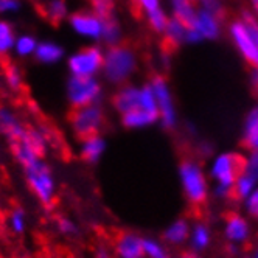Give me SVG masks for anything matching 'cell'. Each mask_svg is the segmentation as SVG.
Instances as JSON below:
<instances>
[{
  "mask_svg": "<svg viewBox=\"0 0 258 258\" xmlns=\"http://www.w3.org/2000/svg\"><path fill=\"white\" fill-rule=\"evenodd\" d=\"M27 136V134H25ZM16 160L24 170L28 187L34 193L42 204H50L56 191V180H54L53 171L42 159L44 154L36 151L33 146L24 137L17 143L11 145Z\"/></svg>",
  "mask_w": 258,
  "mask_h": 258,
  "instance_id": "6da1fadb",
  "label": "cell"
},
{
  "mask_svg": "<svg viewBox=\"0 0 258 258\" xmlns=\"http://www.w3.org/2000/svg\"><path fill=\"white\" fill-rule=\"evenodd\" d=\"M139 69V56L133 47L118 44L104 50L101 69L103 80L110 86H124L133 80Z\"/></svg>",
  "mask_w": 258,
  "mask_h": 258,
  "instance_id": "7a4b0ae2",
  "label": "cell"
},
{
  "mask_svg": "<svg viewBox=\"0 0 258 258\" xmlns=\"http://www.w3.org/2000/svg\"><path fill=\"white\" fill-rule=\"evenodd\" d=\"M227 34L244 62L249 67H258V16L243 11L227 25Z\"/></svg>",
  "mask_w": 258,
  "mask_h": 258,
  "instance_id": "3957f363",
  "label": "cell"
},
{
  "mask_svg": "<svg viewBox=\"0 0 258 258\" xmlns=\"http://www.w3.org/2000/svg\"><path fill=\"white\" fill-rule=\"evenodd\" d=\"M243 156L233 151H223L212 157L209 177L213 182V195L218 199H227L233 195V185L243 171Z\"/></svg>",
  "mask_w": 258,
  "mask_h": 258,
  "instance_id": "277c9868",
  "label": "cell"
},
{
  "mask_svg": "<svg viewBox=\"0 0 258 258\" xmlns=\"http://www.w3.org/2000/svg\"><path fill=\"white\" fill-rule=\"evenodd\" d=\"M112 104L120 115L139 109L148 110V112L159 115L156 97L150 83H143V84L127 83L124 86H120L112 98Z\"/></svg>",
  "mask_w": 258,
  "mask_h": 258,
  "instance_id": "5b68a950",
  "label": "cell"
},
{
  "mask_svg": "<svg viewBox=\"0 0 258 258\" xmlns=\"http://www.w3.org/2000/svg\"><path fill=\"white\" fill-rule=\"evenodd\" d=\"M180 188L185 199L193 206L204 204L210 193V183L204 168L196 160L187 159L179 165L177 170Z\"/></svg>",
  "mask_w": 258,
  "mask_h": 258,
  "instance_id": "8992f818",
  "label": "cell"
},
{
  "mask_svg": "<svg viewBox=\"0 0 258 258\" xmlns=\"http://www.w3.org/2000/svg\"><path fill=\"white\" fill-rule=\"evenodd\" d=\"M103 61L104 50L97 44H90L69 54L66 66L70 77L98 78V75H101Z\"/></svg>",
  "mask_w": 258,
  "mask_h": 258,
  "instance_id": "52a82bcc",
  "label": "cell"
},
{
  "mask_svg": "<svg viewBox=\"0 0 258 258\" xmlns=\"http://www.w3.org/2000/svg\"><path fill=\"white\" fill-rule=\"evenodd\" d=\"M104 94L103 83L100 78L69 77L66 83V97L73 109L100 104Z\"/></svg>",
  "mask_w": 258,
  "mask_h": 258,
  "instance_id": "ba28073f",
  "label": "cell"
},
{
  "mask_svg": "<svg viewBox=\"0 0 258 258\" xmlns=\"http://www.w3.org/2000/svg\"><path fill=\"white\" fill-rule=\"evenodd\" d=\"M148 83L156 97L160 126L165 129H174L179 123V115H177L174 95L168 80L163 75H154Z\"/></svg>",
  "mask_w": 258,
  "mask_h": 258,
  "instance_id": "9c48e42d",
  "label": "cell"
},
{
  "mask_svg": "<svg viewBox=\"0 0 258 258\" xmlns=\"http://www.w3.org/2000/svg\"><path fill=\"white\" fill-rule=\"evenodd\" d=\"M221 34H223V16L198 8L193 22L188 25L187 45L212 42L219 39Z\"/></svg>",
  "mask_w": 258,
  "mask_h": 258,
  "instance_id": "30bf717a",
  "label": "cell"
},
{
  "mask_svg": "<svg viewBox=\"0 0 258 258\" xmlns=\"http://www.w3.org/2000/svg\"><path fill=\"white\" fill-rule=\"evenodd\" d=\"M69 27L78 38L97 44L101 42L104 17L98 16L94 10H81L69 16Z\"/></svg>",
  "mask_w": 258,
  "mask_h": 258,
  "instance_id": "8fae6325",
  "label": "cell"
},
{
  "mask_svg": "<svg viewBox=\"0 0 258 258\" xmlns=\"http://www.w3.org/2000/svg\"><path fill=\"white\" fill-rule=\"evenodd\" d=\"M103 123H104V110L100 104H90V106L73 109V114L70 117L72 131L80 139L100 134Z\"/></svg>",
  "mask_w": 258,
  "mask_h": 258,
  "instance_id": "7c38bea8",
  "label": "cell"
},
{
  "mask_svg": "<svg viewBox=\"0 0 258 258\" xmlns=\"http://www.w3.org/2000/svg\"><path fill=\"white\" fill-rule=\"evenodd\" d=\"M223 233H224L226 241L232 247L244 246L246 243H249V239L252 236V226H250L249 218L238 215V213L227 216V219L224 221Z\"/></svg>",
  "mask_w": 258,
  "mask_h": 258,
  "instance_id": "4fadbf2b",
  "label": "cell"
},
{
  "mask_svg": "<svg viewBox=\"0 0 258 258\" xmlns=\"http://www.w3.org/2000/svg\"><path fill=\"white\" fill-rule=\"evenodd\" d=\"M28 127L22 123L13 109L0 106V136H4L10 145L17 143L25 137Z\"/></svg>",
  "mask_w": 258,
  "mask_h": 258,
  "instance_id": "5bb4252c",
  "label": "cell"
},
{
  "mask_svg": "<svg viewBox=\"0 0 258 258\" xmlns=\"http://www.w3.org/2000/svg\"><path fill=\"white\" fill-rule=\"evenodd\" d=\"M117 258H145L143 255V238L137 233H121L115 241Z\"/></svg>",
  "mask_w": 258,
  "mask_h": 258,
  "instance_id": "9a60e30c",
  "label": "cell"
},
{
  "mask_svg": "<svg viewBox=\"0 0 258 258\" xmlns=\"http://www.w3.org/2000/svg\"><path fill=\"white\" fill-rule=\"evenodd\" d=\"M33 58L42 66H56L66 58V50L56 41H39Z\"/></svg>",
  "mask_w": 258,
  "mask_h": 258,
  "instance_id": "2e32d148",
  "label": "cell"
},
{
  "mask_svg": "<svg viewBox=\"0 0 258 258\" xmlns=\"http://www.w3.org/2000/svg\"><path fill=\"white\" fill-rule=\"evenodd\" d=\"M107 150V142L101 134H94L81 139L80 145V156L89 162V163H97L104 156Z\"/></svg>",
  "mask_w": 258,
  "mask_h": 258,
  "instance_id": "e0dca14e",
  "label": "cell"
},
{
  "mask_svg": "<svg viewBox=\"0 0 258 258\" xmlns=\"http://www.w3.org/2000/svg\"><path fill=\"white\" fill-rule=\"evenodd\" d=\"M241 139L249 151H258V103H255L244 115Z\"/></svg>",
  "mask_w": 258,
  "mask_h": 258,
  "instance_id": "ac0fdd59",
  "label": "cell"
},
{
  "mask_svg": "<svg viewBox=\"0 0 258 258\" xmlns=\"http://www.w3.org/2000/svg\"><path fill=\"white\" fill-rule=\"evenodd\" d=\"M190 227L191 224L187 219L179 218L174 219L173 223H170L163 232V241L173 246V247H179L188 243V236H190Z\"/></svg>",
  "mask_w": 258,
  "mask_h": 258,
  "instance_id": "d6986e66",
  "label": "cell"
},
{
  "mask_svg": "<svg viewBox=\"0 0 258 258\" xmlns=\"http://www.w3.org/2000/svg\"><path fill=\"white\" fill-rule=\"evenodd\" d=\"M121 124L126 129H133V131H140V129L151 127L156 123H159V115L148 112V110H131V112H126L120 115Z\"/></svg>",
  "mask_w": 258,
  "mask_h": 258,
  "instance_id": "ffe728a7",
  "label": "cell"
},
{
  "mask_svg": "<svg viewBox=\"0 0 258 258\" xmlns=\"http://www.w3.org/2000/svg\"><path fill=\"white\" fill-rule=\"evenodd\" d=\"M187 33H188V25L183 24L182 21L176 19V17L170 16V21L165 27L162 36L165 42L173 48H179L182 45H187Z\"/></svg>",
  "mask_w": 258,
  "mask_h": 258,
  "instance_id": "44dd1931",
  "label": "cell"
},
{
  "mask_svg": "<svg viewBox=\"0 0 258 258\" xmlns=\"http://www.w3.org/2000/svg\"><path fill=\"white\" fill-rule=\"evenodd\" d=\"M212 244V229L202 223V221H198V223L191 224L190 227V236H188V246L195 253H201L210 247Z\"/></svg>",
  "mask_w": 258,
  "mask_h": 258,
  "instance_id": "7402d4cb",
  "label": "cell"
},
{
  "mask_svg": "<svg viewBox=\"0 0 258 258\" xmlns=\"http://www.w3.org/2000/svg\"><path fill=\"white\" fill-rule=\"evenodd\" d=\"M170 16L190 25L198 13V5L195 0H167Z\"/></svg>",
  "mask_w": 258,
  "mask_h": 258,
  "instance_id": "603a6c76",
  "label": "cell"
},
{
  "mask_svg": "<svg viewBox=\"0 0 258 258\" xmlns=\"http://www.w3.org/2000/svg\"><path fill=\"white\" fill-rule=\"evenodd\" d=\"M38 44H39L38 38L30 33L17 34L14 41V47H13V53L21 59L33 58L36 48H38Z\"/></svg>",
  "mask_w": 258,
  "mask_h": 258,
  "instance_id": "cb8c5ba5",
  "label": "cell"
},
{
  "mask_svg": "<svg viewBox=\"0 0 258 258\" xmlns=\"http://www.w3.org/2000/svg\"><path fill=\"white\" fill-rule=\"evenodd\" d=\"M123 41V28L120 25V22L115 19L114 16L106 17L104 19V27H103V38L101 42L106 47H114L121 44Z\"/></svg>",
  "mask_w": 258,
  "mask_h": 258,
  "instance_id": "d4e9b609",
  "label": "cell"
},
{
  "mask_svg": "<svg viewBox=\"0 0 258 258\" xmlns=\"http://www.w3.org/2000/svg\"><path fill=\"white\" fill-rule=\"evenodd\" d=\"M69 5L66 0H48L44 7V14L47 16V19L54 22V24H59L66 19H69Z\"/></svg>",
  "mask_w": 258,
  "mask_h": 258,
  "instance_id": "484cf974",
  "label": "cell"
},
{
  "mask_svg": "<svg viewBox=\"0 0 258 258\" xmlns=\"http://www.w3.org/2000/svg\"><path fill=\"white\" fill-rule=\"evenodd\" d=\"M16 36L14 27L7 19L0 17V56H5L13 51Z\"/></svg>",
  "mask_w": 258,
  "mask_h": 258,
  "instance_id": "4316f807",
  "label": "cell"
},
{
  "mask_svg": "<svg viewBox=\"0 0 258 258\" xmlns=\"http://www.w3.org/2000/svg\"><path fill=\"white\" fill-rule=\"evenodd\" d=\"M256 187H258V182L253 180L249 174L241 171V174L238 176L235 185H233V196L243 202Z\"/></svg>",
  "mask_w": 258,
  "mask_h": 258,
  "instance_id": "83f0119b",
  "label": "cell"
},
{
  "mask_svg": "<svg viewBox=\"0 0 258 258\" xmlns=\"http://www.w3.org/2000/svg\"><path fill=\"white\" fill-rule=\"evenodd\" d=\"M143 255L145 258H168V250L162 241L153 236L143 238Z\"/></svg>",
  "mask_w": 258,
  "mask_h": 258,
  "instance_id": "f1b7e54d",
  "label": "cell"
},
{
  "mask_svg": "<svg viewBox=\"0 0 258 258\" xmlns=\"http://www.w3.org/2000/svg\"><path fill=\"white\" fill-rule=\"evenodd\" d=\"M145 19H146V24H148V27L157 33V34H162L165 27H167L168 21H170V13L165 10L163 7L150 13V14H146L145 16Z\"/></svg>",
  "mask_w": 258,
  "mask_h": 258,
  "instance_id": "f546056e",
  "label": "cell"
},
{
  "mask_svg": "<svg viewBox=\"0 0 258 258\" xmlns=\"http://www.w3.org/2000/svg\"><path fill=\"white\" fill-rule=\"evenodd\" d=\"M5 81H7V84H8V87L11 90H19L22 87V84H24L22 70L17 66H14V64L8 66V69L5 72Z\"/></svg>",
  "mask_w": 258,
  "mask_h": 258,
  "instance_id": "4dcf8cb0",
  "label": "cell"
},
{
  "mask_svg": "<svg viewBox=\"0 0 258 258\" xmlns=\"http://www.w3.org/2000/svg\"><path fill=\"white\" fill-rule=\"evenodd\" d=\"M243 173L258 182V151H249V154L243 159Z\"/></svg>",
  "mask_w": 258,
  "mask_h": 258,
  "instance_id": "1f68e13d",
  "label": "cell"
},
{
  "mask_svg": "<svg viewBox=\"0 0 258 258\" xmlns=\"http://www.w3.org/2000/svg\"><path fill=\"white\" fill-rule=\"evenodd\" d=\"M10 227L16 233H22L27 227V215L24 210L16 209L10 215Z\"/></svg>",
  "mask_w": 258,
  "mask_h": 258,
  "instance_id": "d6a6232c",
  "label": "cell"
},
{
  "mask_svg": "<svg viewBox=\"0 0 258 258\" xmlns=\"http://www.w3.org/2000/svg\"><path fill=\"white\" fill-rule=\"evenodd\" d=\"M243 206H244L246 215L258 223V187L243 201Z\"/></svg>",
  "mask_w": 258,
  "mask_h": 258,
  "instance_id": "836d02e7",
  "label": "cell"
},
{
  "mask_svg": "<svg viewBox=\"0 0 258 258\" xmlns=\"http://www.w3.org/2000/svg\"><path fill=\"white\" fill-rule=\"evenodd\" d=\"M199 10H206L215 13L218 16L224 14V2L223 0H195Z\"/></svg>",
  "mask_w": 258,
  "mask_h": 258,
  "instance_id": "e575fe53",
  "label": "cell"
},
{
  "mask_svg": "<svg viewBox=\"0 0 258 258\" xmlns=\"http://www.w3.org/2000/svg\"><path fill=\"white\" fill-rule=\"evenodd\" d=\"M22 10L21 0H0V17L14 16Z\"/></svg>",
  "mask_w": 258,
  "mask_h": 258,
  "instance_id": "d590c367",
  "label": "cell"
},
{
  "mask_svg": "<svg viewBox=\"0 0 258 258\" xmlns=\"http://www.w3.org/2000/svg\"><path fill=\"white\" fill-rule=\"evenodd\" d=\"M94 11L101 17H110L112 16V0H92Z\"/></svg>",
  "mask_w": 258,
  "mask_h": 258,
  "instance_id": "8d00e7d4",
  "label": "cell"
},
{
  "mask_svg": "<svg viewBox=\"0 0 258 258\" xmlns=\"http://www.w3.org/2000/svg\"><path fill=\"white\" fill-rule=\"evenodd\" d=\"M134 2H136L137 8L143 13V16L150 14V13L163 7L162 0H134Z\"/></svg>",
  "mask_w": 258,
  "mask_h": 258,
  "instance_id": "74e56055",
  "label": "cell"
},
{
  "mask_svg": "<svg viewBox=\"0 0 258 258\" xmlns=\"http://www.w3.org/2000/svg\"><path fill=\"white\" fill-rule=\"evenodd\" d=\"M58 229L62 235H75L77 233V224L70 221L69 218H59L58 219Z\"/></svg>",
  "mask_w": 258,
  "mask_h": 258,
  "instance_id": "f35d334b",
  "label": "cell"
},
{
  "mask_svg": "<svg viewBox=\"0 0 258 258\" xmlns=\"http://www.w3.org/2000/svg\"><path fill=\"white\" fill-rule=\"evenodd\" d=\"M249 86L258 94V67H250L249 70Z\"/></svg>",
  "mask_w": 258,
  "mask_h": 258,
  "instance_id": "ab89813d",
  "label": "cell"
},
{
  "mask_svg": "<svg viewBox=\"0 0 258 258\" xmlns=\"http://www.w3.org/2000/svg\"><path fill=\"white\" fill-rule=\"evenodd\" d=\"M94 258H114V256H112V253H110V250H109L107 247H104V246H100V247L95 250V255H94Z\"/></svg>",
  "mask_w": 258,
  "mask_h": 258,
  "instance_id": "60d3db41",
  "label": "cell"
},
{
  "mask_svg": "<svg viewBox=\"0 0 258 258\" xmlns=\"http://www.w3.org/2000/svg\"><path fill=\"white\" fill-rule=\"evenodd\" d=\"M249 4H250L252 13H253L255 16H258V0H249Z\"/></svg>",
  "mask_w": 258,
  "mask_h": 258,
  "instance_id": "b9f144b4",
  "label": "cell"
},
{
  "mask_svg": "<svg viewBox=\"0 0 258 258\" xmlns=\"http://www.w3.org/2000/svg\"><path fill=\"white\" fill-rule=\"evenodd\" d=\"M182 258H201V256H199L198 253H195V252H193V253H187V255H183Z\"/></svg>",
  "mask_w": 258,
  "mask_h": 258,
  "instance_id": "7bdbcfd3",
  "label": "cell"
},
{
  "mask_svg": "<svg viewBox=\"0 0 258 258\" xmlns=\"http://www.w3.org/2000/svg\"><path fill=\"white\" fill-rule=\"evenodd\" d=\"M250 258H258V247H255V250L252 252V255H250Z\"/></svg>",
  "mask_w": 258,
  "mask_h": 258,
  "instance_id": "ee69618b",
  "label": "cell"
},
{
  "mask_svg": "<svg viewBox=\"0 0 258 258\" xmlns=\"http://www.w3.org/2000/svg\"><path fill=\"white\" fill-rule=\"evenodd\" d=\"M255 247H258V238H256V246Z\"/></svg>",
  "mask_w": 258,
  "mask_h": 258,
  "instance_id": "f6af8a7d",
  "label": "cell"
}]
</instances>
